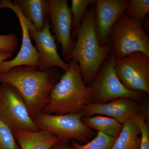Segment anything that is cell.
<instances>
[{
	"label": "cell",
	"mask_w": 149,
	"mask_h": 149,
	"mask_svg": "<svg viewBox=\"0 0 149 149\" xmlns=\"http://www.w3.org/2000/svg\"><path fill=\"white\" fill-rule=\"evenodd\" d=\"M94 0H72L71 8L72 13V35L76 38L77 33L83 19L87 10V8L91 4L95 3Z\"/></svg>",
	"instance_id": "ac0fdd59"
},
{
	"label": "cell",
	"mask_w": 149,
	"mask_h": 149,
	"mask_svg": "<svg viewBox=\"0 0 149 149\" xmlns=\"http://www.w3.org/2000/svg\"><path fill=\"white\" fill-rule=\"evenodd\" d=\"M136 101L129 98H120L106 103H91L83 111V116L100 115L115 118L122 124L139 113H143L142 108Z\"/></svg>",
	"instance_id": "4fadbf2b"
},
{
	"label": "cell",
	"mask_w": 149,
	"mask_h": 149,
	"mask_svg": "<svg viewBox=\"0 0 149 149\" xmlns=\"http://www.w3.org/2000/svg\"><path fill=\"white\" fill-rule=\"evenodd\" d=\"M59 77V74L55 68L40 71L37 68L19 66L0 73V83L11 85L17 90L33 120L42 111Z\"/></svg>",
	"instance_id": "6da1fadb"
},
{
	"label": "cell",
	"mask_w": 149,
	"mask_h": 149,
	"mask_svg": "<svg viewBox=\"0 0 149 149\" xmlns=\"http://www.w3.org/2000/svg\"><path fill=\"white\" fill-rule=\"evenodd\" d=\"M0 149H20L14 132L0 117Z\"/></svg>",
	"instance_id": "44dd1931"
},
{
	"label": "cell",
	"mask_w": 149,
	"mask_h": 149,
	"mask_svg": "<svg viewBox=\"0 0 149 149\" xmlns=\"http://www.w3.org/2000/svg\"><path fill=\"white\" fill-rule=\"evenodd\" d=\"M68 64L69 68L51 90L42 113H80L93 102L91 90L83 82L78 62L72 58Z\"/></svg>",
	"instance_id": "7a4b0ae2"
},
{
	"label": "cell",
	"mask_w": 149,
	"mask_h": 149,
	"mask_svg": "<svg viewBox=\"0 0 149 149\" xmlns=\"http://www.w3.org/2000/svg\"><path fill=\"white\" fill-rule=\"evenodd\" d=\"M15 135L20 149H49L60 141L55 135L44 130L17 131Z\"/></svg>",
	"instance_id": "9a60e30c"
},
{
	"label": "cell",
	"mask_w": 149,
	"mask_h": 149,
	"mask_svg": "<svg viewBox=\"0 0 149 149\" xmlns=\"http://www.w3.org/2000/svg\"><path fill=\"white\" fill-rule=\"evenodd\" d=\"M146 116L139 112L134 116V119L141 130V144L140 149H149V128L146 122Z\"/></svg>",
	"instance_id": "7402d4cb"
},
{
	"label": "cell",
	"mask_w": 149,
	"mask_h": 149,
	"mask_svg": "<svg viewBox=\"0 0 149 149\" xmlns=\"http://www.w3.org/2000/svg\"><path fill=\"white\" fill-rule=\"evenodd\" d=\"M116 139L97 132L95 137L86 144L79 143L72 140L71 145L74 149H111Z\"/></svg>",
	"instance_id": "d6986e66"
},
{
	"label": "cell",
	"mask_w": 149,
	"mask_h": 149,
	"mask_svg": "<svg viewBox=\"0 0 149 149\" xmlns=\"http://www.w3.org/2000/svg\"><path fill=\"white\" fill-rule=\"evenodd\" d=\"M129 17L142 22L149 13V0H131L125 11Z\"/></svg>",
	"instance_id": "ffe728a7"
},
{
	"label": "cell",
	"mask_w": 149,
	"mask_h": 149,
	"mask_svg": "<svg viewBox=\"0 0 149 149\" xmlns=\"http://www.w3.org/2000/svg\"><path fill=\"white\" fill-rule=\"evenodd\" d=\"M4 8L12 10L18 17L22 31V43L20 50L14 58L5 61L0 64V73L8 72L17 66H26L38 68L40 55L37 49L32 45L29 37V29L22 17L20 10L11 1L1 0L0 1V10Z\"/></svg>",
	"instance_id": "30bf717a"
},
{
	"label": "cell",
	"mask_w": 149,
	"mask_h": 149,
	"mask_svg": "<svg viewBox=\"0 0 149 149\" xmlns=\"http://www.w3.org/2000/svg\"><path fill=\"white\" fill-rule=\"evenodd\" d=\"M83 112L63 115L41 113L33 121L39 130L51 132L61 142L68 143L72 140L82 144L88 143L95 134L83 123Z\"/></svg>",
	"instance_id": "277c9868"
},
{
	"label": "cell",
	"mask_w": 149,
	"mask_h": 149,
	"mask_svg": "<svg viewBox=\"0 0 149 149\" xmlns=\"http://www.w3.org/2000/svg\"><path fill=\"white\" fill-rule=\"evenodd\" d=\"M141 130L134 117L122 124V128L111 149H140Z\"/></svg>",
	"instance_id": "2e32d148"
},
{
	"label": "cell",
	"mask_w": 149,
	"mask_h": 149,
	"mask_svg": "<svg viewBox=\"0 0 149 149\" xmlns=\"http://www.w3.org/2000/svg\"><path fill=\"white\" fill-rule=\"evenodd\" d=\"M50 24L57 42L61 46V55L68 61L74 46L71 35L72 13L67 0H48Z\"/></svg>",
	"instance_id": "9c48e42d"
},
{
	"label": "cell",
	"mask_w": 149,
	"mask_h": 149,
	"mask_svg": "<svg viewBox=\"0 0 149 149\" xmlns=\"http://www.w3.org/2000/svg\"><path fill=\"white\" fill-rule=\"evenodd\" d=\"M76 37L77 40L68 61L72 58L77 61L83 82L89 86L111 49L110 44L102 45L99 42L95 8H92L86 11Z\"/></svg>",
	"instance_id": "3957f363"
},
{
	"label": "cell",
	"mask_w": 149,
	"mask_h": 149,
	"mask_svg": "<svg viewBox=\"0 0 149 149\" xmlns=\"http://www.w3.org/2000/svg\"><path fill=\"white\" fill-rule=\"evenodd\" d=\"M49 149H74L72 146H70L68 143L59 141Z\"/></svg>",
	"instance_id": "cb8c5ba5"
},
{
	"label": "cell",
	"mask_w": 149,
	"mask_h": 149,
	"mask_svg": "<svg viewBox=\"0 0 149 149\" xmlns=\"http://www.w3.org/2000/svg\"><path fill=\"white\" fill-rule=\"evenodd\" d=\"M82 120L88 128L117 139L122 128V124L112 118L102 115L83 116Z\"/></svg>",
	"instance_id": "e0dca14e"
},
{
	"label": "cell",
	"mask_w": 149,
	"mask_h": 149,
	"mask_svg": "<svg viewBox=\"0 0 149 149\" xmlns=\"http://www.w3.org/2000/svg\"><path fill=\"white\" fill-rule=\"evenodd\" d=\"M109 40L116 58L137 52L144 53L149 57V37L142 22L125 13L115 24Z\"/></svg>",
	"instance_id": "5b68a950"
},
{
	"label": "cell",
	"mask_w": 149,
	"mask_h": 149,
	"mask_svg": "<svg viewBox=\"0 0 149 149\" xmlns=\"http://www.w3.org/2000/svg\"><path fill=\"white\" fill-rule=\"evenodd\" d=\"M128 0L96 1L95 24L99 42L102 45L108 44L110 35L115 24L125 13Z\"/></svg>",
	"instance_id": "7c38bea8"
},
{
	"label": "cell",
	"mask_w": 149,
	"mask_h": 149,
	"mask_svg": "<svg viewBox=\"0 0 149 149\" xmlns=\"http://www.w3.org/2000/svg\"><path fill=\"white\" fill-rule=\"evenodd\" d=\"M115 56L112 54L105 61L102 68L89 85L93 102L106 103L120 98L135 100L142 98L145 93L128 90L116 75L114 68Z\"/></svg>",
	"instance_id": "8992f818"
},
{
	"label": "cell",
	"mask_w": 149,
	"mask_h": 149,
	"mask_svg": "<svg viewBox=\"0 0 149 149\" xmlns=\"http://www.w3.org/2000/svg\"><path fill=\"white\" fill-rule=\"evenodd\" d=\"M114 68L116 75L130 91L149 94V57L137 52L116 58Z\"/></svg>",
	"instance_id": "ba28073f"
},
{
	"label": "cell",
	"mask_w": 149,
	"mask_h": 149,
	"mask_svg": "<svg viewBox=\"0 0 149 149\" xmlns=\"http://www.w3.org/2000/svg\"><path fill=\"white\" fill-rule=\"evenodd\" d=\"M13 2L37 31H41L49 21L48 0H15Z\"/></svg>",
	"instance_id": "5bb4252c"
},
{
	"label": "cell",
	"mask_w": 149,
	"mask_h": 149,
	"mask_svg": "<svg viewBox=\"0 0 149 149\" xmlns=\"http://www.w3.org/2000/svg\"><path fill=\"white\" fill-rule=\"evenodd\" d=\"M18 45V39L15 34L0 35V50L13 53L16 50Z\"/></svg>",
	"instance_id": "603a6c76"
},
{
	"label": "cell",
	"mask_w": 149,
	"mask_h": 149,
	"mask_svg": "<svg viewBox=\"0 0 149 149\" xmlns=\"http://www.w3.org/2000/svg\"><path fill=\"white\" fill-rule=\"evenodd\" d=\"M13 56V54L11 53L0 50V64L2 62L8 59L11 58Z\"/></svg>",
	"instance_id": "d4e9b609"
},
{
	"label": "cell",
	"mask_w": 149,
	"mask_h": 149,
	"mask_svg": "<svg viewBox=\"0 0 149 149\" xmlns=\"http://www.w3.org/2000/svg\"><path fill=\"white\" fill-rule=\"evenodd\" d=\"M0 117L13 130H39L30 117L26 104L19 93L11 85L0 83Z\"/></svg>",
	"instance_id": "52a82bcc"
},
{
	"label": "cell",
	"mask_w": 149,
	"mask_h": 149,
	"mask_svg": "<svg viewBox=\"0 0 149 149\" xmlns=\"http://www.w3.org/2000/svg\"><path fill=\"white\" fill-rule=\"evenodd\" d=\"M50 29V21H48L41 31H37L34 28L29 30V37L35 41L40 55L38 70L45 71L57 67L65 72L69 68V65L59 54L55 37Z\"/></svg>",
	"instance_id": "8fae6325"
}]
</instances>
